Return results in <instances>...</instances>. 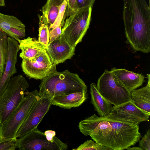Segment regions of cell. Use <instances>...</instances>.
I'll return each mask as SVG.
<instances>
[{
	"mask_svg": "<svg viewBox=\"0 0 150 150\" xmlns=\"http://www.w3.org/2000/svg\"><path fill=\"white\" fill-rule=\"evenodd\" d=\"M87 99L86 93L76 92L67 95L54 97L52 98V105L67 109L78 107Z\"/></svg>",
	"mask_w": 150,
	"mask_h": 150,
	"instance_id": "obj_18",
	"label": "cell"
},
{
	"mask_svg": "<svg viewBox=\"0 0 150 150\" xmlns=\"http://www.w3.org/2000/svg\"><path fill=\"white\" fill-rule=\"evenodd\" d=\"M15 140L20 150H66L68 147L57 137L53 142H49L44 132L37 127Z\"/></svg>",
	"mask_w": 150,
	"mask_h": 150,
	"instance_id": "obj_8",
	"label": "cell"
},
{
	"mask_svg": "<svg viewBox=\"0 0 150 150\" xmlns=\"http://www.w3.org/2000/svg\"><path fill=\"white\" fill-rule=\"evenodd\" d=\"M78 127L83 135L112 150L126 149L142 137L138 125L95 114L80 121Z\"/></svg>",
	"mask_w": 150,
	"mask_h": 150,
	"instance_id": "obj_1",
	"label": "cell"
},
{
	"mask_svg": "<svg viewBox=\"0 0 150 150\" xmlns=\"http://www.w3.org/2000/svg\"><path fill=\"white\" fill-rule=\"evenodd\" d=\"M64 18L59 25L49 30L50 42H52L58 38L62 34V28L64 24Z\"/></svg>",
	"mask_w": 150,
	"mask_h": 150,
	"instance_id": "obj_25",
	"label": "cell"
},
{
	"mask_svg": "<svg viewBox=\"0 0 150 150\" xmlns=\"http://www.w3.org/2000/svg\"><path fill=\"white\" fill-rule=\"evenodd\" d=\"M17 148L15 139L5 142H0V150H15Z\"/></svg>",
	"mask_w": 150,
	"mask_h": 150,
	"instance_id": "obj_27",
	"label": "cell"
},
{
	"mask_svg": "<svg viewBox=\"0 0 150 150\" xmlns=\"http://www.w3.org/2000/svg\"><path fill=\"white\" fill-rule=\"evenodd\" d=\"M127 150H142V149L139 147L134 146L133 147H128L126 149Z\"/></svg>",
	"mask_w": 150,
	"mask_h": 150,
	"instance_id": "obj_31",
	"label": "cell"
},
{
	"mask_svg": "<svg viewBox=\"0 0 150 150\" xmlns=\"http://www.w3.org/2000/svg\"><path fill=\"white\" fill-rule=\"evenodd\" d=\"M92 10L90 7L68 12L69 17L64 23L62 34L72 47H75L86 34L91 20Z\"/></svg>",
	"mask_w": 150,
	"mask_h": 150,
	"instance_id": "obj_5",
	"label": "cell"
},
{
	"mask_svg": "<svg viewBox=\"0 0 150 150\" xmlns=\"http://www.w3.org/2000/svg\"><path fill=\"white\" fill-rule=\"evenodd\" d=\"M47 139L51 142H53L57 138L55 136L56 132L55 131L52 130H47L44 132Z\"/></svg>",
	"mask_w": 150,
	"mask_h": 150,
	"instance_id": "obj_30",
	"label": "cell"
},
{
	"mask_svg": "<svg viewBox=\"0 0 150 150\" xmlns=\"http://www.w3.org/2000/svg\"><path fill=\"white\" fill-rule=\"evenodd\" d=\"M39 19L38 41L45 46L50 42L49 31L47 18L44 15H38Z\"/></svg>",
	"mask_w": 150,
	"mask_h": 150,
	"instance_id": "obj_21",
	"label": "cell"
},
{
	"mask_svg": "<svg viewBox=\"0 0 150 150\" xmlns=\"http://www.w3.org/2000/svg\"><path fill=\"white\" fill-rule=\"evenodd\" d=\"M7 35L0 29V69L3 73L4 71L7 56Z\"/></svg>",
	"mask_w": 150,
	"mask_h": 150,
	"instance_id": "obj_22",
	"label": "cell"
},
{
	"mask_svg": "<svg viewBox=\"0 0 150 150\" xmlns=\"http://www.w3.org/2000/svg\"><path fill=\"white\" fill-rule=\"evenodd\" d=\"M95 0H77L78 10L90 7L92 8Z\"/></svg>",
	"mask_w": 150,
	"mask_h": 150,
	"instance_id": "obj_28",
	"label": "cell"
},
{
	"mask_svg": "<svg viewBox=\"0 0 150 150\" xmlns=\"http://www.w3.org/2000/svg\"><path fill=\"white\" fill-rule=\"evenodd\" d=\"M5 6V0H0V6Z\"/></svg>",
	"mask_w": 150,
	"mask_h": 150,
	"instance_id": "obj_32",
	"label": "cell"
},
{
	"mask_svg": "<svg viewBox=\"0 0 150 150\" xmlns=\"http://www.w3.org/2000/svg\"><path fill=\"white\" fill-rule=\"evenodd\" d=\"M90 94L91 102L94 110L100 117H104L108 115L112 106L99 93L95 83L90 85Z\"/></svg>",
	"mask_w": 150,
	"mask_h": 150,
	"instance_id": "obj_19",
	"label": "cell"
},
{
	"mask_svg": "<svg viewBox=\"0 0 150 150\" xmlns=\"http://www.w3.org/2000/svg\"><path fill=\"white\" fill-rule=\"evenodd\" d=\"M3 72L1 69H0V81L1 78V77H2V75L3 74Z\"/></svg>",
	"mask_w": 150,
	"mask_h": 150,
	"instance_id": "obj_33",
	"label": "cell"
},
{
	"mask_svg": "<svg viewBox=\"0 0 150 150\" xmlns=\"http://www.w3.org/2000/svg\"><path fill=\"white\" fill-rule=\"evenodd\" d=\"M111 71L117 80L130 92L141 86L145 81L144 76L125 69L112 68Z\"/></svg>",
	"mask_w": 150,
	"mask_h": 150,
	"instance_id": "obj_15",
	"label": "cell"
},
{
	"mask_svg": "<svg viewBox=\"0 0 150 150\" xmlns=\"http://www.w3.org/2000/svg\"><path fill=\"white\" fill-rule=\"evenodd\" d=\"M29 86L21 74L11 78L6 89L0 96V124L8 118L21 101Z\"/></svg>",
	"mask_w": 150,
	"mask_h": 150,
	"instance_id": "obj_6",
	"label": "cell"
},
{
	"mask_svg": "<svg viewBox=\"0 0 150 150\" xmlns=\"http://www.w3.org/2000/svg\"><path fill=\"white\" fill-rule=\"evenodd\" d=\"M40 97H51L81 92L86 93L87 87L76 74L68 70L56 71L42 80L39 86Z\"/></svg>",
	"mask_w": 150,
	"mask_h": 150,
	"instance_id": "obj_3",
	"label": "cell"
},
{
	"mask_svg": "<svg viewBox=\"0 0 150 150\" xmlns=\"http://www.w3.org/2000/svg\"><path fill=\"white\" fill-rule=\"evenodd\" d=\"M148 82L146 86L130 92V100L138 107L150 113V75L146 74Z\"/></svg>",
	"mask_w": 150,
	"mask_h": 150,
	"instance_id": "obj_17",
	"label": "cell"
},
{
	"mask_svg": "<svg viewBox=\"0 0 150 150\" xmlns=\"http://www.w3.org/2000/svg\"><path fill=\"white\" fill-rule=\"evenodd\" d=\"M64 0H47L40 10L47 18L49 30L57 17L60 6Z\"/></svg>",
	"mask_w": 150,
	"mask_h": 150,
	"instance_id": "obj_20",
	"label": "cell"
},
{
	"mask_svg": "<svg viewBox=\"0 0 150 150\" xmlns=\"http://www.w3.org/2000/svg\"><path fill=\"white\" fill-rule=\"evenodd\" d=\"M75 49L69 44L61 34L56 39L49 42L46 50L52 62L57 65L71 59L75 54Z\"/></svg>",
	"mask_w": 150,
	"mask_h": 150,
	"instance_id": "obj_12",
	"label": "cell"
},
{
	"mask_svg": "<svg viewBox=\"0 0 150 150\" xmlns=\"http://www.w3.org/2000/svg\"><path fill=\"white\" fill-rule=\"evenodd\" d=\"M0 29L16 40L25 36V26L16 17L0 13Z\"/></svg>",
	"mask_w": 150,
	"mask_h": 150,
	"instance_id": "obj_14",
	"label": "cell"
},
{
	"mask_svg": "<svg viewBox=\"0 0 150 150\" xmlns=\"http://www.w3.org/2000/svg\"><path fill=\"white\" fill-rule=\"evenodd\" d=\"M52 98L40 97L34 104L18 130L16 138L21 137L35 128L48 111Z\"/></svg>",
	"mask_w": 150,
	"mask_h": 150,
	"instance_id": "obj_10",
	"label": "cell"
},
{
	"mask_svg": "<svg viewBox=\"0 0 150 150\" xmlns=\"http://www.w3.org/2000/svg\"><path fill=\"white\" fill-rule=\"evenodd\" d=\"M21 52L19 57L23 59H32L46 52V46L39 42L35 38L28 37L17 41Z\"/></svg>",
	"mask_w": 150,
	"mask_h": 150,
	"instance_id": "obj_16",
	"label": "cell"
},
{
	"mask_svg": "<svg viewBox=\"0 0 150 150\" xmlns=\"http://www.w3.org/2000/svg\"><path fill=\"white\" fill-rule=\"evenodd\" d=\"M91 140H87L77 148L73 150H112L111 149L100 145Z\"/></svg>",
	"mask_w": 150,
	"mask_h": 150,
	"instance_id": "obj_23",
	"label": "cell"
},
{
	"mask_svg": "<svg viewBox=\"0 0 150 150\" xmlns=\"http://www.w3.org/2000/svg\"><path fill=\"white\" fill-rule=\"evenodd\" d=\"M57 65L53 64L46 52L32 59H23L21 67L24 73L35 79L42 80L56 71Z\"/></svg>",
	"mask_w": 150,
	"mask_h": 150,
	"instance_id": "obj_9",
	"label": "cell"
},
{
	"mask_svg": "<svg viewBox=\"0 0 150 150\" xmlns=\"http://www.w3.org/2000/svg\"><path fill=\"white\" fill-rule=\"evenodd\" d=\"M8 52L6 63L0 81V96L6 89L11 77L17 73L16 64L17 54L20 50L18 42L13 38L8 37Z\"/></svg>",
	"mask_w": 150,
	"mask_h": 150,
	"instance_id": "obj_13",
	"label": "cell"
},
{
	"mask_svg": "<svg viewBox=\"0 0 150 150\" xmlns=\"http://www.w3.org/2000/svg\"><path fill=\"white\" fill-rule=\"evenodd\" d=\"M96 87L103 97L114 106L130 100V92L111 71H104L98 80Z\"/></svg>",
	"mask_w": 150,
	"mask_h": 150,
	"instance_id": "obj_7",
	"label": "cell"
},
{
	"mask_svg": "<svg viewBox=\"0 0 150 150\" xmlns=\"http://www.w3.org/2000/svg\"><path fill=\"white\" fill-rule=\"evenodd\" d=\"M138 146L142 150H150V129L147 131L146 133L139 141Z\"/></svg>",
	"mask_w": 150,
	"mask_h": 150,
	"instance_id": "obj_26",
	"label": "cell"
},
{
	"mask_svg": "<svg viewBox=\"0 0 150 150\" xmlns=\"http://www.w3.org/2000/svg\"><path fill=\"white\" fill-rule=\"evenodd\" d=\"M67 5V0H64L60 6L57 17L54 23L51 27L50 29L58 25L62 22L66 11Z\"/></svg>",
	"mask_w": 150,
	"mask_h": 150,
	"instance_id": "obj_24",
	"label": "cell"
},
{
	"mask_svg": "<svg viewBox=\"0 0 150 150\" xmlns=\"http://www.w3.org/2000/svg\"><path fill=\"white\" fill-rule=\"evenodd\" d=\"M150 113L137 107L131 100L118 106H112L107 117L138 125L149 121Z\"/></svg>",
	"mask_w": 150,
	"mask_h": 150,
	"instance_id": "obj_11",
	"label": "cell"
},
{
	"mask_svg": "<svg viewBox=\"0 0 150 150\" xmlns=\"http://www.w3.org/2000/svg\"><path fill=\"white\" fill-rule=\"evenodd\" d=\"M126 37L135 52H150V8L146 0H123Z\"/></svg>",
	"mask_w": 150,
	"mask_h": 150,
	"instance_id": "obj_2",
	"label": "cell"
},
{
	"mask_svg": "<svg viewBox=\"0 0 150 150\" xmlns=\"http://www.w3.org/2000/svg\"><path fill=\"white\" fill-rule=\"evenodd\" d=\"M67 12H74L78 10L77 0H67Z\"/></svg>",
	"mask_w": 150,
	"mask_h": 150,
	"instance_id": "obj_29",
	"label": "cell"
},
{
	"mask_svg": "<svg viewBox=\"0 0 150 150\" xmlns=\"http://www.w3.org/2000/svg\"><path fill=\"white\" fill-rule=\"evenodd\" d=\"M26 96L8 118L0 124V142L16 139V134L31 109L40 98L39 92L35 90L25 92Z\"/></svg>",
	"mask_w": 150,
	"mask_h": 150,
	"instance_id": "obj_4",
	"label": "cell"
}]
</instances>
